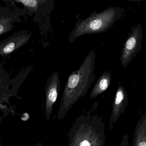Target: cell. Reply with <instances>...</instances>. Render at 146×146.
<instances>
[{
    "label": "cell",
    "instance_id": "obj_1",
    "mask_svg": "<svg viewBox=\"0 0 146 146\" xmlns=\"http://www.w3.org/2000/svg\"><path fill=\"white\" fill-rule=\"evenodd\" d=\"M98 104L96 102L76 118L68 131L66 146H105L106 125L96 113Z\"/></svg>",
    "mask_w": 146,
    "mask_h": 146
},
{
    "label": "cell",
    "instance_id": "obj_2",
    "mask_svg": "<svg viewBox=\"0 0 146 146\" xmlns=\"http://www.w3.org/2000/svg\"><path fill=\"white\" fill-rule=\"evenodd\" d=\"M96 57L95 51H90L79 69L69 76L62 94L57 114L58 119H63L76 102L87 94L95 80Z\"/></svg>",
    "mask_w": 146,
    "mask_h": 146
},
{
    "label": "cell",
    "instance_id": "obj_3",
    "mask_svg": "<svg viewBox=\"0 0 146 146\" xmlns=\"http://www.w3.org/2000/svg\"><path fill=\"white\" fill-rule=\"evenodd\" d=\"M124 11L121 7H110L99 13L94 11L85 19H79L69 36V42L72 43L84 35L106 31L122 17Z\"/></svg>",
    "mask_w": 146,
    "mask_h": 146
},
{
    "label": "cell",
    "instance_id": "obj_4",
    "mask_svg": "<svg viewBox=\"0 0 146 146\" xmlns=\"http://www.w3.org/2000/svg\"><path fill=\"white\" fill-rule=\"evenodd\" d=\"M143 38L142 26L141 24L133 25L124 45L121 52L120 60L121 65L126 69L134 57L140 52Z\"/></svg>",
    "mask_w": 146,
    "mask_h": 146
},
{
    "label": "cell",
    "instance_id": "obj_5",
    "mask_svg": "<svg viewBox=\"0 0 146 146\" xmlns=\"http://www.w3.org/2000/svg\"><path fill=\"white\" fill-rule=\"evenodd\" d=\"M60 82L58 71H55L48 78L45 86V111L47 120L50 119L52 112L54 104L57 100L60 89Z\"/></svg>",
    "mask_w": 146,
    "mask_h": 146
},
{
    "label": "cell",
    "instance_id": "obj_6",
    "mask_svg": "<svg viewBox=\"0 0 146 146\" xmlns=\"http://www.w3.org/2000/svg\"><path fill=\"white\" fill-rule=\"evenodd\" d=\"M32 34L28 31H22L0 42V56L5 57L14 52L26 44Z\"/></svg>",
    "mask_w": 146,
    "mask_h": 146
},
{
    "label": "cell",
    "instance_id": "obj_7",
    "mask_svg": "<svg viewBox=\"0 0 146 146\" xmlns=\"http://www.w3.org/2000/svg\"><path fill=\"white\" fill-rule=\"evenodd\" d=\"M128 103L129 100L127 91L122 85H119L116 91L109 119L110 130H113V125L124 113Z\"/></svg>",
    "mask_w": 146,
    "mask_h": 146
},
{
    "label": "cell",
    "instance_id": "obj_8",
    "mask_svg": "<svg viewBox=\"0 0 146 146\" xmlns=\"http://www.w3.org/2000/svg\"><path fill=\"white\" fill-rule=\"evenodd\" d=\"M23 10L13 11L9 7L0 6V36L11 31L16 23L21 22Z\"/></svg>",
    "mask_w": 146,
    "mask_h": 146
},
{
    "label": "cell",
    "instance_id": "obj_9",
    "mask_svg": "<svg viewBox=\"0 0 146 146\" xmlns=\"http://www.w3.org/2000/svg\"><path fill=\"white\" fill-rule=\"evenodd\" d=\"M131 146H146V112L137 123Z\"/></svg>",
    "mask_w": 146,
    "mask_h": 146
},
{
    "label": "cell",
    "instance_id": "obj_10",
    "mask_svg": "<svg viewBox=\"0 0 146 146\" xmlns=\"http://www.w3.org/2000/svg\"><path fill=\"white\" fill-rule=\"evenodd\" d=\"M111 72H104L96 83L90 93V100L95 99L99 95L101 94L109 88L111 82Z\"/></svg>",
    "mask_w": 146,
    "mask_h": 146
},
{
    "label": "cell",
    "instance_id": "obj_11",
    "mask_svg": "<svg viewBox=\"0 0 146 146\" xmlns=\"http://www.w3.org/2000/svg\"><path fill=\"white\" fill-rule=\"evenodd\" d=\"M46 1L40 0H17L15 2L22 4L27 11L34 13L37 12L41 5Z\"/></svg>",
    "mask_w": 146,
    "mask_h": 146
},
{
    "label": "cell",
    "instance_id": "obj_12",
    "mask_svg": "<svg viewBox=\"0 0 146 146\" xmlns=\"http://www.w3.org/2000/svg\"><path fill=\"white\" fill-rule=\"evenodd\" d=\"M9 77L4 69L0 65V87H4L9 82Z\"/></svg>",
    "mask_w": 146,
    "mask_h": 146
},
{
    "label": "cell",
    "instance_id": "obj_13",
    "mask_svg": "<svg viewBox=\"0 0 146 146\" xmlns=\"http://www.w3.org/2000/svg\"><path fill=\"white\" fill-rule=\"evenodd\" d=\"M129 136L127 134H125L123 136L119 146H129Z\"/></svg>",
    "mask_w": 146,
    "mask_h": 146
},
{
    "label": "cell",
    "instance_id": "obj_14",
    "mask_svg": "<svg viewBox=\"0 0 146 146\" xmlns=\"http://www.w3.org/2000/svg\"><path fill=\"white\" fill-rule=\"evenodd\" d=\"M34 146H43V144L41 143H39L34 145Z\"/></svg>",
    "mask_w": 146,
    "mask_h": 146
}]
</instances>
